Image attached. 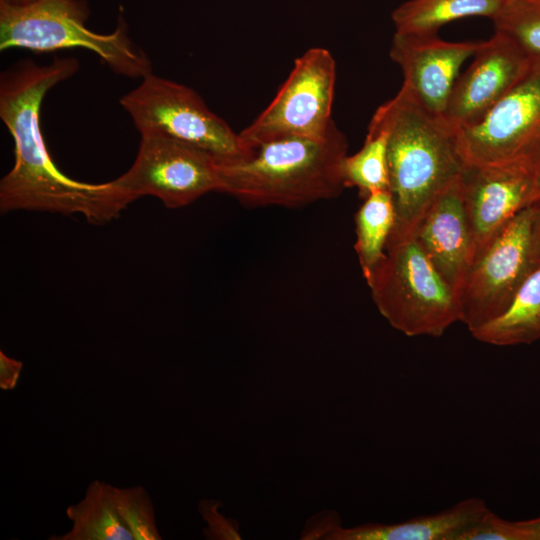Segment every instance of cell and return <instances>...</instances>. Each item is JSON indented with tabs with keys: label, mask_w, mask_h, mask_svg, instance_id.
<instances>
[{
	"label": "cell",
	"mask_w": 540,
	"mask_h": 540,
	"mask_svg": "<svg viewBox=\"0 0 540 540\" xmlns=\"http://www.w3.org/2000/svg\"><path fill=\"white\" fill-rule=\"evenodd\" d=\"M79 69L76 58L47 65L23 59L0 76V118L14 141L15 161L0 182V209L79 213L91 223L115 219L131 203L112 181L92 184L62 173L40 127V109L50 89Z\"/></svg>",
	"instance_id": "1"
},
{
	"label": "cell",
	"mask_w": 540,
	"mask_h": 540,
	"mask_svg": "<svg viewBox=\"0 0 540 540\" xmlns=\"http://www.w3.org/2000/svg\"><path fill=\"white\" fill-rule=\"evenodd\" d=\"M370 122L388 135V191L395 209L389 238L413 235L432 201L466 165L459 130L402 87L377 108Z\"/></svg>",
	"instance_id": "2"
},
{
	"label": "cell",
	"mask_w": 540,
	"mask_h": 540,
	"mask_svg": "<svg viewBox=\"0 0 540 540\" xmlns=\"http://www.w3.org/2000/svg\"><path fill=\"white\" fill-rule=\"evenodd\" d=\"M348 149L335 124L323 138L290 136L249 148L248 156L217 161L220 192L247 207H301L338 196Z\"/></svg>",
	"instance_id": "3"
},
{
	"label": "cell",
	"mask_w": 540,
	"mask_h": 540,
	"mask_svg": "<svg viewBox=\"0 0 540 540\" xmlns=\"http://www.w3.org/2000/svg\"><path fill=\"white\" fill-rule=\"evenodd\" d=\"M84 0H34L25 5L0 2V49L48 53L66 48L94 52L116 74L143 78L152 73L148 55L132 42L124 22L109 34L86 26Z\"/></svg>",
	"instance_id": "4"
},
{
	"label": "cell",
	"mask_w": 540,
	"mask_h": 540,
	"mask_svg": "<svg viewBox=\"0 0 540 540\" xmlns=\"http://www.w3.org/2000/svg\"><path fill=\"white\" fill-rule=\"evenodd\" d=\"M364 278L380 314L406 336L440 337L460 321L456 293L414 234L389 238L384 257Z\"/></svg>",
	"instance_id": "5"
},
{
	"label": "cell",
	"mask_w": 540,
	"mask_h": 540,
	"mask_svg": "<svg viewBox=\"0 0 540 540\" xmlns=\"http://www.w3.org/2000/svg\"><path fill=\"white\" fill-rule=\"evenodd\" d=\"M540 266V201L508 221L475 257L457 294L460 322L473 332L501 316Z\"/></svg>",
	"instance_id": "6"
},
{
	"label": "cell",
	"mask_w": 540,
	"mask_h": 540,
	"mask_svg": "<svg viewBox=\"0 0 540 540\" xmlns=\"http://www.w3.org/2000/svg\"><path fill=\"white\" fill-rule=\"evenodd\" d=\"M120 104L141 136L170 138L205 151L217 161L238 160L250 153L239 133L185 85L150 73Z\"/></svg>",
	"instance_id": "7"
},
{
	"label": "cell",
	"mask_w": 540,
	"mask_h": 540,
	"mask_svg": "<svg viewBox=\"0 0 540 540\" xmlns=\"http://www.w3.org/2000/svg\"><path fill=\"white\" fill-rule=\"evenodd\" d=\"M466 164L540 171V58L478 123L460 129Z\"/></svg>",
	"instance_id": "8"
},
{
	"label": "cell",
	"mask_w": 540,
	"mask_h": 540,
	"mask_svg": "<svg viewBox=\"0 0 540 540\" xmlns=\"http://www.w3.org/2000/svg\"><path fill=\"white\" fill-rule=\"evenodd\" d=\"M336 63L325 48L298 57L270 104L239 135L251 148L290 136L323 138L334 127Z\"/></svg>",
	"instance_id": "9"
},
{
	"label": "cell",
	"mask_w": 540,
	"mask_h": 540,
	"mask_svg": "<svg viewBox=\"0 0 540 540\" xmlns=\"http://www.w3.org/2000/svg\"><path fill=\"white\" fill-rule=\"evenodd\" d=\"M112 183L131 202L151 195L167 208L183 207L209 192H220L217 160L212 155L161 136H141L134 163Z\"/></svg>",
	"instance_id": "10"
},
{
	"label": "cell",
	"mask_w": 540,
	"mask_h": 540,
	"mask_svg": "<svg viewBox=\"0 0 540 540\" xmlns=\"http://www.w3.org/2000/svg\"><path fill=\"white\" fill-rule=\"evenodd\" d=\"M474 259L515 215L540 201V171L466 164L459 177Z\"/></svg>",
	"instance_id": "11"
},
{
	"label": "cell",
	"mask_w": 540,
	"mask_h": 540,
	"mask_svg": "<svg viewBox=\"0 0 540 540\" xmlns=\"http://www.w3.org/2000/svg\"><path fill=\"white\" fill-rule=\"evenodd\" d=\"M469 68L459 75L443 117L458 130L481 121L527 69L530 57L512 40L495 32L481 41Z\"/></svg>",
	"instance_id": "12"
},
{
	"label": "cell",
	"mask_w": 540,
	"mask_h": 540,
	"mask_svg": "<svg viewBox=\"0 0 540 540\" xmlns=\"http://www.w3.org/2000/svg\"><path fill=\"white\" fill-rule=\"evenodd\" d=\"M480 42L395 32L389 55L402 70V88L429 111L443 115L461 66L474 56Z\"/></svg>",
	"instance_id": "13"
},
{
	"label": "cell",
	"mask_w": 540,
	"mask_h": 540,
	"mask_svg": "<svg viewBox=\"0 0 540 540\" xmlns=\"http://www.w3.org/2000/svg\"><path fill=\"white\" fill-rule=\"evenodd\" d=\"M489 508L478 497H470L452 507L402 522L366 523L356 527L341 526L338 515L325 511L314 515L302 532V539L326 540H457Z\"/></svg>",
	"instance_id": "14"
},
{
	"label": "cell",
	"mask_w": 540,
	"mask_h": 540,
	"mask_svg": "<svg viewBox=\"0 0 540 540\" xmlns=\"http://www.w3.org/2000/svg\"><path fill=\"white\" fill-rule=\"evenodd\" d=\"M414 235L437 272L457 295L475 255L459 178L432 201Z\"/></svg>",
	"instance_id": "15"
},
{
	"label": "cell",
	"mask_w": 540,
	"mask_h": 540,
	"mask_svg": "<svg viewBox=\"0 0 540 540\" xmlns=\"http://www.w3.org/2000/svg\"><path fill=\"white\" fill-rule=\"evenodd\" d=\"M478 341L494 346L531 344L540 339V266L518 290L498 318L471 332Z\"/></svg>",
	"instance_id": "16"
},
{
	"label": "cell",
	"mask_w": 540,
	"mask_h": 540,
	"mask_svg": "<svg viewBox=\"0 0 540 540\" xmlns=\"http://www.w3.org/2000/svg\"><path fill=\"white\" fill-rule=\"evenodd\" d=\"M112 485L94 480L86 489L85 497L66 509L72 528L50 540H134L132 533L118 515Z\"/></svg>",
	"instance_id": "17"
},
{
	"label": "cell",
	"mask_w": 540,
	"mask_h": 540,
	"mask_svg": "<svg viewBox=\"0 0 540 540\" xmlns=\"http://www.w3.org/2000/svg\"><path fill=\"white\" fill-rule=\"evenodd\" d=\"M504 0H408L393 10L395 32L437 34L445 24L470 16L492 19Z\"/></svg>",
	"instance_id": "18"
},
{
	"label": "cell",
	"mask_w": 540,
	"mask_h": 540,
	"mask_svg": "<svg viewBox=\"0 0 540 540\" xmlns=\"http://www.w3.org/2000/svg\"><path fill=\"white\" fill-rule=\"evenodd\" d=\"M395 224V209L390 192L379 190L364 198L355 215V251L366 277L382 260Z\"/></svg>",
	"instance_id": "19"
},
{
	"label": "cell",
	"mask_w": 540,
	"mask_h": 540,
	"mask_svg": "<svg viewBox=\"0 0 540 540\" xmlns=\"http://www.w3.org/2000/svg\"><path fill=\"white\" fill-rule=\"evenodd\" d=\"M387 142V131L370 122L361 149L344 159L345 187L357 188L363 198L372 192L388 189Z\"/></svg>",
	"instance_id": "20"
},
{
	"label": "cell",
	"mask_w": 540,
	"mask_h": 540,
	"mask_svg": "<svg viewBox=\"0 0 540 540\" xmlns=\"http://www.w3.org/2000/svg\"><path fill=\"white\" fill-rule=\"evenodd\" d=\"M492 21L495 32L508 37L529 57L540 58V0H504Z\"/></svg>",
	"instance_id": "21"
},
{
	"label": "cell",
	"mask_w": 540,
	"mask_h": 540,
	"mask_svg": "<svg viewBox=\"0 0 540 540\" xmlns=\"http://www.w3.org/2000/svg\"><path fill=\"white\" fill-rule=\"evenodd\" d=\"M116 511L133 535L134 540H161L153 503L142 486L119 488L112 486Z\"/></svg>",
	"instance_id": "22"
},
{
	"label": "cell",
	"mask_w": 540,
	"mask_h": 540,
	"mask_svg": "<svg viewBox=\"0 0 540 540\" xmlns=\"http://www.w3.org/2000/svg\"><path fill=\"white\" fill-rule=\"evenodd\" d=\"M457 540H527V536L518 521L502 519L489 509Z\"/></svg>",
	"instance_id": "23"
},
{
	"label": "cell",
	"mask_w": 540,
	"mask_h": 540,
	"mask_svg": "<svg viewBox=\"0 0 540 540\" xmlns=\"http://www.w3.org/2000/svg\"><path fill=\"white\" fill-rule=\"evenodd\" d=\"M218 505L214 501H202L200 512L208 522V530L205 532L208 538H226L230 535L226 519L217 512Z\"/></svg>",
	"instance_id": "24"
},
{
	"label": "cell",
	"mask_w": 540,
	"mask_h": 540,
	"mask_svg": "<svg viewBox=\"0 0 540 540\" xmlns=\"http://www.w3.org/2000/svg\"><path fill=\"white\" fill-rule=\"evenodd\" d=\"M23 363L0 351V388L13 390L19 381Z\"/></svg>",
	"instance_id": "25"
},
{
	"label": "cell",
	"mask_w": 540,
	"mask_h": 540,
	"mask_svg": "<svg viewBox=\"0 0 540 540\" xmlns=\"http://www.w3.org/2000/svg\"><path fill=\"white\" fill-rule=\"evenodd\" d=\"M527 536V540H540V517L518 521Z\"/></svg>",
	"instance_id": "26"
},
{
	"label": "cell",
	"mask_w": 540,
	"mask_h": 540,
	"mask_svg": "<svg viewBox=\"0 0 540 540\" xmlns=\"http://www.w3.org/2000/svg\"><path fill=\"white\" fill-rule=\"evenodd\" d=\"M33 1L34 0H0V2H4L11 5H25Z\"/></svg>",
	"instance_id": "27"
}]
</instances>
